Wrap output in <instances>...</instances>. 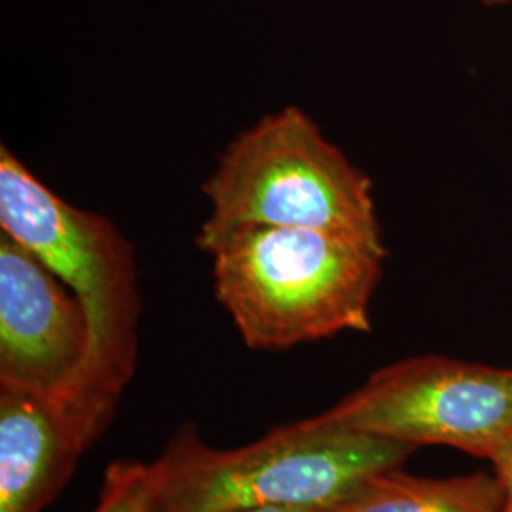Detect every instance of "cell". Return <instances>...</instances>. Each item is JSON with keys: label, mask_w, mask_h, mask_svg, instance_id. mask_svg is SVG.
<instances>
[{"label": "cell", "mask_w": 512, "mask_h": 512, "mask_svg": "<svg viewBox=\"0 0 512 512\" xmlns=\"http://www.w3.org/2000/svg\"><path fill=\"white\" fill-rule=\"evenodd\" d=\"M0 228L86 311V359L69 389L54 397L99 439L137 365L141 298L133 247L112 220L65 202L8 147H0Z\"/></svg>", "instance_id": "obj_1"}, {"label": "cell", "mask_w": 512, "mask_h": 512, "mask_svg": "<svg viewBox=\"0 0 512 512\" xmlns=\"http://www.w3.org/2000/svg\"><path fill=\"white\" fill-rule=\"evenodd\" d=\"M196 245L213 256L217 300L249 348L279 351L372 329L385 247L272 226L196 236Z\"/></svg>", "instance_id": "obj_2"}, {"label": "cell", "mask_w": 512, "mask_h": 512, "mask_svg": "<svg viewBox=\"0 0 512 512\" xmlns=\"http://www.w3.org/2000/svg\"><path fill=\"white\" fill-rule=\"evenodd\" d=\"M416 448L399 440L323 425L279 427L253 444L219 450L194 425L169 440L158 461L152 512H238L302 507L330 512L368 478L401 467Z\"/></svg>", "instance_id": "obj_3"}, {"label": "cell", "mask_w": 512, "mask_h": 512, "mask_svg": "<svg viewBox=\"0 0 512 512\" xmlns=\"http://www.w3.org/2000/svg\"><path fill=\"white\" fill-rule=\"evenodd\" d=\"M203 194L213 209L198 238L272 226L385 247L370 177L300 107L277 110L239 133L220 154Z\"/></svg>", "instance_id": "obj_4"}, {"label": "cell", "mask_w": 512, "mask_h": 512, "mask_svg": "<svg viewBox=\"0 0 512 512\" xmlns=\"http://www.w3.org/2000/svg\"><path fill=\"white\" fill-rule=\"evenodd\" d=\"M313 418L414 448L439 444L492 459L512 440V368L437 355L404 359Z\"/></svg>", "instance_id": "obj_5"}, {"label": "cell", "mask_w": 512, "mask_h": 512, "mask_svg": "<svg viewBox=\"0 0 512 512\" xmlns=\"http://www.w3.org/2000/svg\"><path fill=\"white\" fill-rule=\"evenodd\" d=\"M90 346L82 304L37 256L0 234V385L61 395Z\"/></svg>", "instance_id": "obj_6"}, {"label": "cell", "mask_w": 512, "mask_h": 512, "mask_svg": "<svg viewBox=\"0 0 512 512\" xmlns=\"http://www.w3.org/2000/svg\"><path fill=\"white\" fill-rule=\"evenodd\" d=\"M95 437L54 395L0 385V512H40Z\"/></svg>", "instance_id": "obj_7"}, {"label": "cell", "mask_w": 512, "mask_h": 512, "mask_svg": "<svg viewBox=\"0 0 512 512\" xmlns=\"http://www.w3.org/2000/svg\"><path fill=\"white\" fill-rule=\"evenodd\" d=\"M330 512H503V492L486 473L421 478L397 467L368 478Z\"/></svg>", "instance_id": "obj_8"}, {"label": "cell", "mask_w": 512, "mask_h": 512, "mask_svg": "<svg viewBox=\"0 0 512 512\" xmlns=\"http://www.w3.org/2000/svg\"><path fill=\"white\" fill-rule=\"evenodd\" d=\"M160 486L158 461L112 463L93 512H152Z\"/></svg>", "instance_id": "obj_9"}, {"label": "cell", "mask_w": 512, "mask_h": 512, "mask_svg": "<svg viewBox=\"0 0 512 512\" xmlns=\"http://www.w3.org/2000/svg\"><path fill=\"white\" fill-rule=\"evenodd\" d=\"M490 461L494 463L495 478L503 492V512H512V440Z\"/></svg>", "instance_id": "obj_10"}, {"label": "cell", "mask_w": 512, "mask_h": 512, "mask_svg": "<svg viewBox=\"0 0 512 512\" xmlns=\"http://www.w3.org/2000/svg\"><path fill=\"white\" fill-rule=\"evenodd\" d=\"M238 512H327L319 509H302V507H258V509H245Z\"/></svg>", "instance_id": "obj_11"}, {"label": "cell", "mask_w": 512, "mask_h": 512, "mask_svg": "<svg viewBox=\"0 0 512 512\" xmlns=\"http://www.w3.org/2000/svg\"><path fill=\"white\" fill-rule=\"evenodd\" d=\"M486 6H492V8H499V6H507L512 4V0H482Z\"/></svg>", "instance_id": "obj_12"}]
</instances>
